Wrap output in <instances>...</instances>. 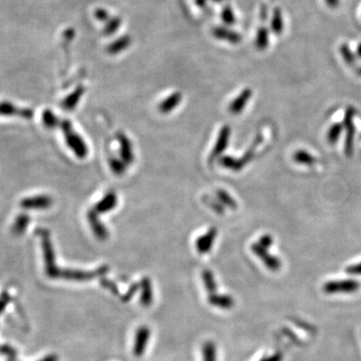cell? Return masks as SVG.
Masks as SVG:
<instances>
[{
	"label": "cell",
	"mask_w": 361,
	"mask_h": 361,
	"mask_svg": "<svg viewBox=\"0 0 361 361\" xmlns=\"http://www.w3.org/2000/svg\"><path fill=\"white\" fill-rule=\"evenodd\" d=\"M36 233L39 237L41 247H42V253H43L44 264H45V273L48 277L57 279V275L59 267L56 263V255H55L53 242H51L50 233L49 231L43 228L38 229Z\"/></svg>",
	"instance_id": "1"
},
{
	"label": "cell",
	"mask_w": 361,
	"mask_h": 361,
	"mask_svg": "<svg viewBox=\"0 0 361 361\" xmlns=\"http://www.w3.org/2000/svg\"><path fill=\"white\" fill-rule=\"evenodd\" d=\"M59 127L63 133L66 145L68 146L77 158L83 159L88 156V147L85 145L82 137L75 132L72 123L68 119H62Z\"/></svg>",
	"instance_id": "2"
},
{
	"label": "cell",
	"mask_w": 361,
	"mask_h": 361,
	"mask_svg": "<svg viewBox=\"0 0 361 361\" xmlns=\"http://www.w3.org/2000/svg\"><path fill=\"white\" fill-rule=\"evenodd\" d=\"M109 271L108 266H101L94 271H81L74 269H58L57 279H65L73 281H88L95 277L104 276Z\"/></svg>",
	"instance_id": "3"
},
{
	"label": "cell",
	"mask_w": 361,
	"mask_h": 361,
	"mask_svg": "<svg viewBox=\"0 0 361 361\" xmlns=\"http://www.w3.org/2000/svg\"><path fill=\"white\" fill-rule=\"evenodd\" d=\"M354 115H355V110L352 108H348L345 112L344 118H343V125H344L345 130H346L344 152L347 157L352 156L353 150H354V136H355V127L353 124Z\"/></svg>",
	"instance_id": "4"
},
{
	"label": "cell",
	"mask_w": 361,
	"mask_h": 361,
	"mask_svg": "<svg viewBox=\"0 0 361 361\" xmlns=\"http://www.w3.org/2000/svg\"><path fill=\"white\" fill-rule=\"evenodd\" d=\"M54 200L47 195H37L24 198L20 201V207L25 210H45L50 208Z\"/></svg>",
	"instance_id": "5"
},
{
	"label": "cell",
	"mask_w": 361,
	"mask_h": 361,
	"mask_svg": "<svg viewBox=\"0 0 361 361\" xmlns=\"http://www.w3.org/2000/svg\"><path fill=\"white\" fill-rule=\"evenodd\" d=\"M230 134H231V129L229 126H224L220 133H219V135H218V140L216 142V145L214 147V149L212 150V152L210 154L209 157V164L210 165H213V163L215 161H217V159L221 156V154L223 153V152H224L227 147H228V144H229V140H230Z\"/></svg>",
	"instance_id": "6"
},
{
	"label": "cell",
	"mask_w": 361,
	"mask_h": 361,
	"mask_svg": "<svg viewBox=\"0 0 361 361\" xmlns=\"http://www.w3.org/2000/svg\"><path fill=\"white\" fill-rule=\"evenodd\" d=\"M34 113L29 108H22L13 105L12 102L9 101H2L0 102V116L6 115V116H19L23 118H31L33 116Z\"/></svg>",
	"instance_id": "7"
},
{
	"label": "cell",
	"mask_w": 361,
	"mask_h": 361,
	"mask_svg": "<svg viewBox=\"0 0 361 361\" xmlns=\"http://www.w3.org/2000/svg\"><path fill=\"white\" fill-rule=\"evenodd\" d=\"M359 284L354 280H340L331 281L324 285L326 293H350L358 289Z\"/></svg>",
	"instance_id": "8"
},
{
	"label": "cell",
	"mask_w": 361,
	"mask_h": 361,
	"mask_svg": "<svg viewBox=\"0 0 361 361\" xmlns=\"http://www.w3.org/2000/svg\"><path fill=\"white\" fill-rule=\"evenodd\" d=\"M251 249L256 256L260 258V259L263 261V263L265 264V266L269 270L276 271L281 267V262H280L278 258L269 254L267 249L263 248L261 245H259L258 243H255L251 246Z\"/></svg>",
	"instance_id": "9"
},
{
	"label": "cell",
	"mask_w": 361,
	"mask_h": 361,
	"mask_svg": "<svg viewBox=\"0 0 361 361\" xmlns=\"http://www.w3.org/2000/svg\"><path fill=\"white\" fill-rule=\"evenodd\" d=\"M151 331L147 326H141V327L136 330L134 344H133V355L136 357H141L145 354L147 349L148 343L150 340Z\"/></svg>",
	"instance_id": "10"
},
{
	"label": "cell",
	"mask_w": 361,
	"mask_h": 361,
	"mask_svg": "<svg viewBox=\"0 0 361 361\" xmlns=\"http://www.w3.org/2000/svg\"><path fill=\"white\" fill-rule=\"evenodd\" d=\"M116 139L119 144V154L120 159H122L127 165H131L133 162V152L132 143L129 137L124 133H117Z\"/></svg>",
	"instance_id": "11"
},
{
	"label": "cell",
	"mask_w": 361,
	"mask_h": 361,
	"mask_svg": "<svg viewBox=\"0 0 361 361\" xmlns=\"http://www.w3.org/2000/svg\"><path fill=\"white\" fill-rule=\"evenodd\" d=\"M88 220L95 236L101 241L107 240L109 237V231L106 226L99 221L98 214L95 211L94 208L88 212Z\"/></svg>",
	"instance_id": "12"
},
{
	"label": "cell",
	"mask_w": 361,
	"mask_h": 361,
	"mask_svg": "<svg viewBox=\"0 0 361 361\" xmlns=\"http://www.w3.org/2000/svg\"><path fill=\"white\" fill-rule=\"evenodd\" d=\"M212 34L217 39L227 41L232 44H238L241 42V40H242V37H241V34H239L237 31L231 30L227 27L223 26H217L213 28Z\"/></svg>",
	"instance_id": "13"
},
{
	"label": "cell",
	"mask_w": 361,
	"mask_h": 361,
	"mask_svg": "<svg viewBox=\"0 0 361 361\" xmlns=\"http://www.w3.org/2000/svg\"><path fill=\"white\" fill-rule=\"evenodd\" d=\"M216 237H217V230L215 228H211L205 235L199 237L196 242V247H197L198 252L200 254H206V253L210 252Z\"/></svg>",
	"instance_id": "14"
},
{
	"label": "cell",
	"mask_w": 361,
	"mask_h": 361,
	"mask_svg": "<svg viewBox=\"0 0 361 361\" xmlns=\"http://www.w3.org/2000/svg\"><path fill=\"white\" fill-rule=\"evenodd\" d=\"M251 96H252V91L250 89H245L231 102V105L229 107L230 113L233 114H239L245 109L246 104L250 100Z\"/></svg>",
	"instance_id": "15"
},
{
	"label": "cell",
	"mask_w": 361,
	"mask_h": 361,
	"mask_svg": "<svg viewBox=\"0 0 361 361\" xmlns=\"http://www.w3.org/2000/svg\"><path fill=\"white\" fill-rule=\"evenodd\" d=\"M116 204H117L116 195L114 192H110L95 206L94 209L97 214H104L114 210Z\"/></svg>",
	"instance_id": "16"
},
{
	"label": "cell",
	"mask_w": 361,
	"mask_h": 361,
	"mask_svg": "<svg viewBox=\"0 0 361 361\" xmlns=\"http://www.w3.org/2000/svg\"><path fill=\"white\" fill-rule=\"evenodd\" d=\"M132 44V38L130 36H123L110 43L107 47V53L114 56L117 54L123 53L130 45Z\"/></svg>",
	"instance_id": "17"
},
{
	"label": "cell",
	"mask_w": 361,
	"mask_h": 361,
	"mask_svg": "<svg viewBox=\"0 0 361 361\" xmlns=\"http://www.w3.org/2000/svg\"><path fill=\"white\" fill-rule=\"evenodd\" d=\"M84 94V88L82 85L77 87L71 95H68L61 102V108L66 111H73L78 104L82 95Z\"/></svg>",
	"instance_id": "18"
},
{
	"label": "cell",
	"mask_w": 361,
	"mask_h": 361,
	"mask_svg": "<svg viewBox=\"0 0 361 361\" xmlns=\"http://www.w3.org/2000/svg\"><path fill=\"white\" fill-rule=\"evenodd\" d=\"M182 100V94L179 92L173 93L170 95L167 98H165L159 106V111L162 114H169L177 108Z\"/></svg>",
	"instance_id": "19"
},
{
	"label": "cell",
	"mask_w": 361,
	"mask_h": 361,
	"mask_svg": "<svg viewBox=\"0 0 361 361\" xmlns=\"http://www.w3.org/2000/svg\"><path fill=\"white\" fill-rule=\"evenodd\" d=\"M208 301L211 305L222 309H231L235 304V301L231 296L217 293L210 294Z\"/></svg>",
	"instance_id": "20"
},
{
	"label": "cell",
	"mask_w": 361,
	"mask_h": 361,
	"mask_svg": "<svg viewBox=\"0 0 361 361\" xmlns=\"http://www.w3.org/2000/svg\"><path fill=\"white\" fill-rule=\"evenodd\" d=\"M140 286H141L140 289L142 291L141 303L145 307H150L152 303V296H153L151 280L148 277L143 278Z\"/></svg>",
	"instance_id": "21"
},
{
	"label": "cell",
	"mask_w": 361,
	"mask_h": 361,
	"mask_svg": "<svg viewBox=\"0 0 361 361\" xmlns=\"http://www.w3.org/2000/svg\"><path fill=\"white\" fill-rule=\"evenodd\" d=\"M29 221H30L29 216L26 213H21V214L17 215V217L15 218V220L13 222V225H12L13 234L16 235V236L22 235L28 227Z\"/></svg>",
	"instance_id": "22"
},
{
	"label": "cell",
	"mask_w": 361,
	"mask_h": 361,
	"mask_svg": "<svg viewBox=\"0 0 361 361\" xmlns=\"http://www.w3.org/2000/svg\"><path fill=\"white\" fill-rule=\"evenodd\" d=\"M271 29L273 32L279 36L282 33L284 29V21H283V14L279 7H276L273 10V15L271 19Z\"/></svg>",
	"instance_id": "23"
},
{
	"label": "cell",
	"mask_w": 361,
	"mask_h": 361,
	"mask_svg": "<svg viewBox=\"0 0 361 361\" xmlns=\"http://www.w3.org/2000/svg\"><path fill=\"white\" fill-rule=\"evenodd\" d=\"M269 45V30L267 27L261 26L257 30L255 46L258 50H265Z\"/></svg>",
	"instance_id": "24"
},
{
	"label": "cell",
	"mask_w": 361,
	"mask_h": 361,
	"mask_svg": "<svg viewBox=\"0 0 361 361\" xmlns=\"http://www.w3.org/2000/svg\"><path fill=\"white\" fill-rule=\"evenodd\" d=\"M219 163L221 166L225 167L231 171H239L242 170L245 166L244 164L241 162L240 159H235L231 156H224V157H221L219 159Z\"/></svg>",
	"instance_id": "25"
},
{
	"label": "cell",
	"mask_w": 361,
	"mask_h": 361,
	"mask_svg": "<svg viewBox=\"0 0 361 361\" xmlns=\"http://www.w3.org/2000/svg\"><path fill=\"white\" fill-rule=\"evenodd\" d=\"M293 160L298 164H302L306 166H312L317 162V159L315 157H313L312 154H310L308 152L303 151V150L297 151L293 154Z\"/></svg>",
	"instance_id": "26"
},
{
	"label": "cell",
	"mask_w": 361,
	"mask_h": 361,
	"mask_svg": "<svg viewBox=\"0 0 361 361\" xmlns=\"http://www.w3.org/2000/svg\"><path fill=\"white\" fill-rule=\"evenodd\" d=\"M202 276H203V281H204L206 290H207L210 294L216 293L217 283L215 281L213 273L210 270H204Z\"/></svg>",
	"instance_id": "27"
},
{
	"label": "cell",
	"mask_w": 361,
	"mask_h": 361,
	"mask_svg": "<svg viewBox=\"0 0 361 361\" xmlns=\"http://www.w3.org/2000/svg\"><path fill=\"white\" fill-rule=\"evenodd\" d=\"M42 120L43 124L48 129H56L57 127H59L60 119L57 115H56L53 111L45 110L42 114Z\"/></svg>",
	"instance_id": "28"
},
{
	"label": "cell",
	"mask_w": 361,
	"mask_h": 361,
	"mask_svg": "<svg viewBox=\"0 0 361 361\" xmlns=\"http://www.w3.org/2000/svg\"><path fill=\"white\" fill-rule=\"evenodd\" d=\"M203 358L204 361H217L216 345L212 341L206 342L203 346Z\"/></svg>",
	"instance_id": "29"
},
{
	"label": "cell",
	"mask_w": 361,
	"mask_h": 361,
	"mask_svg": "<svg viewBox=\"0 0 361 361\" xmlns=\"http://www.w3.org/2000/svg\"><path fill=\"white\" fill-rule=\"evenodd\" d=\"M122 19L118 16H114L113 17V19H109L105 28H104V34L107 37H110V36H113V34H114L117 29L120 27V25H122Z\"/></svg>",
	"instance_id": "30"
},
{
	"label": "cell",
	"mask_w": 361,
	"mask_h": 361,
	"mask_svg": "<svg viewBox=\"0 0 361 361\" xmlns=\"http://www.w3.org/2000/svg\"><path fill=\"white\" fill-rule=\"evenodd\" d=\"M217 197L219 199V202H221L222 204H224L226 207L230 208L231 210H236L238 205L236 203V201L224 190H218L217 191Z\"/></svg>",
	"instance_id": "31"
},
{
	"label": "cell",
	"mask_w": 361,
	"mask_h": 361,
	"mask_svg": "<svg viewBox=\"0 0 361 361\" xmlns=\"http://www.w3.org/2000/svg\"><path fill=\"white\" fill-rule=\"evenodd\" d=\"M109 164L113 173H114L115 175H123L127 170V164L120 158H111Z\"/></svg>",
	"instance_id": "32"
},
{
	"label": "cell",
	"mask_w": 361,
	"mask_h": 361,
	"mask_svg": "<svg viewBox=\"0 0 361 361\" xmlns=\"http://www.w3.org/2000/svg\"><path fill=\"white\" fill-rule=\"evenodd\" d=\"M221 19L225 24L227 25H233L236 22V17L235 13L233 11V8L230 5H225L222 9L221 12Z\"/></svg>",
	"instance_id": "33"
},
{
	"label": "cell",
	"mask_w": 361,
	"mask_h": 361,
	"mask_svg": "<svg viewBox=\"0 0 361 361\" xmlns=\"http://www.w3.org/2000/svg\"><path fill=\"white\" fill-rule=\"evenodd\" d=\"M340 54H341L343 59L345 60L346 63H348L349 65H354V63L356 62V58H355V56L353 55V53H352L351 49L349 48V46L347 44H345V43L341 44Z\"/></svg>",
	"instance_id": "34"
},
{
	"label": "cell",
	"mask_w": 361,
	"mask_h": 361,
	"mask_svg": "<svg viewBox=\"0 0 361 361\" xmlns=\"http://www.w3.org/2000/svg\"><path fill=\"white\" fill-rule=\"evenodd\" d=\"M342 125L341 124H334L328 131L327 133V141L330 143V144H335L339 136L341 134V132H342Z\"/></svg>",
	"instance_id": "35"
},
{
	"label": "cell",
	"mask_w": 361,
	"mask_h": 361,
	"mask_svg": "<svg viewBox=\"0 0 361 361\" xmlns=\"http://www.w3.org/2000/svg\"><path fill=\"white\" fill-rule=\"evenodd\" d=\"M141 288V286H140V284H137V283H134V284H133L132 286H131V288L128 290V292H127V293L125 294V295H119V299L120 300H122L123 302H129L133 297V295L135 294V292L137 291V290H139Z\"/></svg>",
	"instance_id": "36"
},
{
	"label": "cell",
	"mask_w": 361,
	"mask_h": 361,
	"mask_svg": "<svg viewBox=\"0 0 361 361\" xmlns=\"http://www.w3.org/2000/svg\"><path fill=\"white\" fill-rule=\"evenodd\" d=\"M100 284H101V286H104L106 289L111 291L114 295H116V296L119 297V292H118V289H117V286L115 285V283H114L113 281H110L109 279L102 278L100 280Z\"/></svg>",
	"instance_id": "37"
},
{
	"label": "cell",
	"mask_w": 361,
	"mask_h": 361,
	"mask_svg": "<svg viewBox=\"0 0 361 361\" xmlns=\"http://www.w3.org/2000/svg\"><path fill=\"white\" fill-rule=\"evenodd\" d=\"M204 202L206 204H207L209 206V207H211L216 213H218V214H223V213H224V209H223V206H222L221 202L219 203L218 201H215L212 198H209L208 200H205Z\"/></svg>",
	"instance_id": "38"
},
{
	"label": "cell",
	"mask_w": 361,
	"mask_h": 361,
	"mask_svg": "<svg viewBox=\"0 0 361 361\" xmlns=\"http://www.w3.org/2000/svg\"><path fill=\"white\" fill-rule=\"evenodd\" d=\"M0 352L8 357V361H15L16 353H15V350L12 347H10L8 345H3V346L0 347Z\"/></svg>",
	"instance_id": "39"
},
{
	"label": "cell",
	"mask_w": 361,
	"mask_h": 361,
	"mask_svg": "<svg viewBox=\"0 0 361 361\" xmlns=\"http://www.w3.org/2000/svg\"><path fill=\"white\" fill-rule=\"evenodd\" d=\"M95 17L98 21H108L110 19V13L104 8H97L95 11Z\"/></svg>",
	"instance_id": "40"
},
{
	"label": "cell",
	"mask_w": 361,
	"mask_h": 361,
	"mask_svg": "<svg viewBox=\"0 0 361 361\" xmlns=\"http://www.w3.org/2000/svg\"><path fill=\"white\" fill-rule=\"evenodd\" d=\"M10 300H11V297L7 292H3V293L0 295V314L4 311L6 305L10 302Z\"/></svg>",
	"instance_id": "41"
},
{
	"label": "cell",
	"mask_w": 361,
	"mask_h": 361,
	"mask_svg": "<svg viewBox=\"0 0 361 361\" xmlns=\"http://www.w3.org/2000/svg\"><path fill=\"white\" fill-rule=\"evenodd\" d=\"M258 244L261 245L265 249H268L273 244V238L270 235H263L259 239V243Z\"/></svg>",
	"instance_id": "42"
},
{
	"label": "cell",
	"mask_w": 361,
	"mask_h": 361,
	"mask_svg": "<svg viewBox=\"0 0 361 361\" xmlns=\"http://www.w3.org/2000/svg\"><path fill=\"white\" fill-rule=\"evenodd\" d=\"M346 271L348 274H351V275H361V263L347 267Z\"/></svg>",
	"instance_id": "43"
},
{
	"label": "cell",
	"mask_w": 361,
	"mask_h": 361,
	"mask_svg": "<svg viewBox=\"0 0 361 361\" xmlns=\"http://www.w3.org/2000/svg\"><path fill=\"white\" fill-rule=\"evenodd\" d=\"M268 19V8L267 5H262L260 10V19L262 21H266Z\"/></svg>",
	"instance_id": "44"
},
{
	"label": "cell",
	"mask_w": 361,
	"mask_h": 361,
	"mask_svg": "<svg viewBox=\"0 0 361 361\" xmlns=\"http://www.w3.org/2000/svg\"><path fill=\"white\" fill-rule=\"evenodd\" d=\"M281 359H282V355L280 353H276V354H274L273 356L263 358L261 361H281Z\"/></svg>",
	"instance_id": "45"
},
{
	"label": "cell",
	"mask_w": 361,
	"mask_h": 361,
	"mask_svg": "<svg viewBox=\"0 0 361 361\" xmlns=\"http://www.w3.org/2000/svg\"><path fill=\"white\" fill-rule=\"evenodd\" d=\"M325 2L328 6L332 7V8H335L339 5V0H325Z\"/></svg>",
	"instance_id": "46"
},
{
	"label": "cell",
	"mask_w": 361,
	"mask_h": 361,
	"mask_svg": "<svg viewBox=\"0 0 361 361\" xmlns=\"http://www.w3.org/2000/svg\"><path fill=\"white\" fill-rule=\"evenodd\" d=\"M39 361H57V356L55 355V354H50V355L44 357L43 359H41Z\"/></svg>",
	"instance_id": "47"
},
{
	"label": "cell",
	"mask_w": 361,
	"mask_h": 361,
	"mask_svg": "<svg viewBox=\"0 0 361 361\" xmlns=\"http://www.w3.org/2000/svg\"><path fill=\"white\" fill-rule=\"evenodd\" d=\"M196 3L200 7H204L206 5V3H207V0H196Z\"/></svg>",
	"instance_id": "48"
},
{
	"label": "cell",
	"mask_w": 361,
	"mask_h": 361,
	"mask_svg": "<svg viewBox=\"0 0 361 361\" xmlns=\"http://www.w3.org/2000/svg\"><path fill=\"white\" fill-rule=\"evenodd\" d=\"M356 53H357V56H358V57H360V58H361V43H359V44H358V46H357V50H356Z\"/></svg>",
	"instance_id": "49"
},
{
	"label": "cell",
	"mask_w": 361,
	"mask_h": 361,
	"mask_svg": "<svg viewBox=\"0 0 361 361\" xmlns=\"http://www.w3.org/2000/svg\"><path fill=\"white\" fill-rule=\"evenodd\" d=\"M212 1H213V2H217V3H220V2L225 1V0H212Z\"/></svg>",
	"instance_id": "50"
},
{
	"label": "cell",
	"mask_w": 361,
	"mask_h": 361,
	"mask_svg": "<svg viewBox=\"0 0 361 361\" xmlns=\"http://www.w3.org/2000/svg\"><path fill=\"white\" fill-rule=\"evenodd\" d=\"M357 75L358 76H361V67H359L358 70H357Z\"/></svg>",
	"instance_id": "51"
}]
</instances>
